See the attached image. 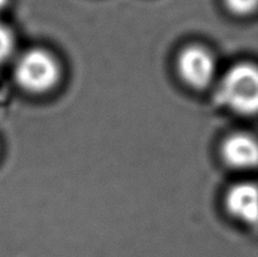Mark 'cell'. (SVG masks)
<instances>
[{
  "instance_id": "1",
  "label": "cell",
  "mask_w": 258,
  "mask_h": 257,
  "mask_svg": "<svg viewBox=\"0 0 258 257\" xmlns=\"http://www.w3.org/2000/svg\"><path fill=\"white\" fill-rule=\"evenodd\" d=\"M216 100L241 115H253L258 108V72L251 63H239L222 78Z\"/></svg>"
},
{
  "instance_id": "2",
  "label": "cell",
  "mask_w": 258,
  "mask_h": 257,
  "mask_svg": "<svg viewBox=\"0 0 258 257\" xmlns=\"http://www.w3.org/2000/svg\"><path fill=\"white\" fill-rule=\"evenodd\" d=\"M14 75L15 81L23 90L43 93L57 85L60 77V67L48 50L34 48L18 59Z\"/></svg>"
},
{
  "instance_id": "8",
  "label": "cell",
  "mask_w": 258,
  "mask_h": 257,
  "mask_svg": "<svg viewBox=\"0 0 258 257\" xmlns=\"http://www.w3.org/2000/svg\"><path fill=\"white\" fill-rule=\"evenodd\" d=\"M7 4H8V0H0V9H3Z\"/></svg>"
},
{
  "instance_id": "7",
  "label": "cell",
  "mask_w": 258,
  "mask_h": 257,
  "mask_svg": "<svg viewBox=\"0 0 258 257\" xmlns=\"http://www.w3.org/2000/svg\"><path fill=\"white\" fill-rule=\"evenodd\" d=\"M226 5L234 14L247 15L254 12L257 7V0H226Z\"/></svg>"
},
{
  "instance_id": "6",
  "label": "cell",
  "mask_w": 258,
  "mask_h": 257,
  "mask_svg": "<svg viewBox=\"0 0 258 257\" xmlns=\"http://www.w3.org/2000/svg\"><path fill=\"white\" fill-rule=\"evenodd\" d=\"M14 49V37L5 25L0 24V63L10 57Z\"/></svg>"
},
{
  "instance_id": "4",
  "label": "cell",
  "mask_w": 258,
  "mask_h": 257,
  "mask_svg": "<svg viewBox=\"0 0 258 257\" xmlns=\"http://www.w3.org/2000/svg\"><path fill=\"white\" fill-rule=\"evenodd\" d=\"M221 154L227 165L231 168H253L258 160L257 141L248 134H233L223 141Z\"/></svg>"
},
{
  "instance_id": "3",
  "label": "cell",
  "mask_w": 258,
  "mask_h": 257,
  "mask_svg": "<svg viewBox=\"0 0 258 257\" xmlns=\"http://www.w3.org/2000/svg\"><path fill=\"white\" fill-rule=\"evenodd\" d=\"M178 72L188 86L193 88H204L213 81L216 59L206 48L190 45L179 54Z\"/></svg>"
},
{
  "instance_id": "5",
  "label": "cell",
  "mask_w": 258,
  "mask_h": 257,
  "mask_svg": "<svg viewBox=\"0 0 258 257\" xmlns=\"http://www.w3.org/2000/svg\"><path fill=\"white\" fill-rule=\"evenodd\" d=\"M227 211L246 223L253 224L257 221V188L254 184H236L226 196Z\"/></svg>"
}]
</instances>
